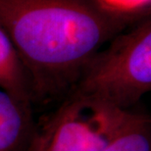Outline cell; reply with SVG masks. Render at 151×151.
I'll list each match as a JSON object with an SVG mask.
<instances>
[{"label":"cell","instance_id":"6da1fadb","mask_svg":"<svg viewBox=\"0 0 151 151\" xmlns=\"http://www.w3.org/2000/svg\"><path fill=\"white\" fill-rule=\"evenodd\" d=\"M140 19L99 0H0V28L25 68L32 101L65 97L89 59Z\"/></svg>","mask_w":151,"mask_h":151},{"label":"cell","instance_id":"7a4b0ae2","mask_svg":"<svg viewBox=\"0 0 151 151\" xmlns=\"http://www.w3.org/2000/svg\"><path fill=\"white\" fill-rule=\"evenodd\" d=\"M151 89V19L145 16L97 51L68 93L129 111Z\"/></svg>","mask_w":151,"mask_h":151},{"label":"cell","instance_id":"8992f818","mask_svg":"<svg viewBox=\"0 0 151 151\" xmlns=\"http://www.w3.org/2000/svg\"><path fill=\"white\" fill-rule=\"evenodd\" d=\"M102 151H151L149 116L137 114V118Z\"/></svg>","mask_w":151,"mask_h":151},{"label":"cell","instance_id":"277c9868","mask_svg":"<svg viewBox=\"0 0 151 151\" xmlns=\"http://www.w3.org/2000/svg\"><path fill=\"white\" fill-rule=\"evenodd\" d=\"M31 106L0 87V151H27L34 129Z\"/></svg>","mask_w":151,"mask_h":151},{"label":"cell","instance_id":"52a82bcc","mask_svg":"<svg viewBox=\"0 0 151 151\" xmlns=\"http://www.w3.org/2000/svg\"><path fill=\"white\" fill-rule=\"evenodd\" d=\"M108 9L117 13L138 17L149 11L151 0H99Z\"/></svg>","mask_w":151,"mask_h":151},{"label":"cell","instance_id":"3957f363","mask_svg":"<svg viewBox=\"0 0 151 151\" xmlns=\"http://www.w3.org/2000/svg\"><path fill=\"white\" fill-rule=\"evenodd\" d=\"M137 114L68 93L40 128L32 132L27 151H102Z\"/></svg>","mask_w":151,"mask_h":151},{"label":"cell","instance_id":"5b68a950","mask_svg":"<svg viewBox=\"0 0 151 151\" xmlns=\"http://www.w3.org/2000/svg\"><path fill=\"white\" fill-rule=\"evenodd\" d=\"M0 87L15 98L31 106L32 93L28 75L12 44L0 28Z\"/></svg>","mask_w":151,"mask_h":151}]
</instances>
